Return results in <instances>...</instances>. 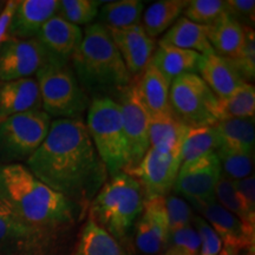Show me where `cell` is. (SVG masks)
Wrapping results in <instances>:
<instances>
[{
    "mask_svg": "<svg viewBox=\"0 0 255 255\" xmlns=\"http://www.w3.org/2000/svg\"><path fill=\"white\" fill-rule=\"evenodd\" d=\"M26 167L38 180L82 208L90 206L109 180L87 126L79 119L52 121Z\"/></svg>",
    "mask_w": 255,
    "mask_h": 255,
    "instance_id": "cell-1",
    "label": "cell"
},
{
    "mask_svg": "<svg viewBox=\"0 0 255 255\" xmlns=\"http://www.w3.org/2000/svg\"><path fill=\"white\" fill-rule=\"evenodd\" d=\"M0 200L25 223L45 232L71 225L76 209L20 163L0 165Z\"/></svg>",
    "mask_w": 255,
    "mask_h": 255,
    "instance_id": "cell-2",
    "label": "cell"
},
{
    "mask_svg": "<svg viewBox=\"0 0 255 255\" xmlns=\"http://www.w3.org/2000/svg\"><path fill=\"white\" fill-rule=\"evenodd\" d=\"M71 60L73 73L84 91H121L133 81L109 31L101 23L85 27Z\"/></svg>",
    "mask_w": 255,
    "mask_h": 255,
    "instance_id": "cell-3",
    "label": "cell"
},
{
    "mask_svg": "<svg viewBox=\"0 0 255 255\" xmlns=\"http://www.w3.org/2000/svg\"><path fill=\"white\" fill-rule=\"evenodd\" d=\"M142 188L136 178L121 171L101 188L89 206L90 219L116 240L127 235L143 209Z\"/></svg>",
    "mask_w": 255,
    "mask_h": 255,
    "instance_id": "cell-4",
    "label": "cell"
},
{
    "mask_svg": "<svg viewBox=\"0 0 255 255\" xmlns=\"http://www.w3.org/2000/svg\"><path fill=\"white\" fill-rule=\"evenodd\" d=\"M88 109V132L109 177H113L126 170L129 163L121 108L113 98L101 96L92 100Z\"/></svg>",
    "mask_w": 255,
    "mask_h": 255,
    "instance_id": "cell-5",
    "label": "cell"
},
{
    "mask_svg": "<svg viewBox=\"0 0 255 255\" xmlns=\"http://www.w3.org/2000/svg\"><path fill=\"white\" fill-rule=\"evenodd\" d=\"M36 75L41 108L50 117L79 119L90 105L87 92L65 62L51 59Z\"/></svg>",
    "mask_w": 255,
    "mask_h": 255,
    "instance_id": "cell-6",
    "label": "cell"
},
{
    "mask_svg": "<svg viewBox=\"0 0 255 255\" xmlns=\"http://www.w3.org/2000/svg\"><path fill=\"white\" fill-rule=\"evenodd\" d=\"M173 116L188 128L212 127L220 121L219 100L197 73L175 78L169 90Z\"/></svg>",
    "mask_w": 255,
    "mask_h": 255,
    "instance_id": "cell-7",
    "label": "cell"
},
{
    "mask_svg": "<svg viewBox=\"0 0 255 255\" xmlns=\"http://www.w3.org/2000/svg\"><path fill=\"white\" fill-rule=\"evenodd\" d=\"M51 117L43 110L18 114L0 122V162L27 161L49 133Z\"/></svg>",
    "mask_w": 255,
    "mask_h": 255,
    "instance_id": "cell-8",
    "label": "cell"
},
{
    "mask_svg": "<svg viewBox=\"0 0 255 255\" xmlns=\"http://www.w3.org/2000/svg\"><path fill=\"white\" fill-rule=\"evenodd\" d=\"M180 167V151L165 152L150 148L139 164L127 174L136 178L142 188L144 200H149L170 194Z\"/></svg>",
    "mask_w": 255,
    "mask_h": 255,
    "instance_id": "cell-9",
    "label": "cell"
},
{
    "mask_svg": "<svg viewBox=\"0 0 255 255\" xmlns=\"http://www.w3.org/2000/svg\"><path fill=\"white\" fill-rule=\"evenodd\" d=\"M221 175L219 158L213 152L181 164L173 189L189 200L194 207L203 205L215 201V187Z\"/></svg>",
    "mask_w": 255,
    "mask_h": 255,
    "instance_id": "cell-10",
    "label": "cell"
},
{
    "mask_svg": "<svg viewBox=\"0 0 255 255\" xmlns=\"http://www.w3.org/2000/svg\"><path fill=\"white\" fill-rule=\"evenodd\" d=\"M119 103L122 114L124 133L128 144L129 163L126 173L139 164L146 151L150 149L149 143V115L137 95L135 82L120 91Z\"/></svg>",
    "mask_w": 255,
    "mask_h": 255,
    "instance_id": "cell-11",
    "label": "cell"
},
{
    "mask_svg": "<svg viewBox=\"0 0 255 255\" xmlns=\"http://www.w3.org/2000/svg\"><path fill=\"white\" fill-rule=\"evenodd\" d=\"M51 59L37 38H9L0 46V82L30 78Z\"/></svg>",
    "mask_w": 255,
    "mask_h": 255,
    "instance_id": "cell-12",
    "label": "cell"
},
{
    "mask_svg": "<svg viewBox=\"0 0 255 255\" xmlns=\"http://www.w3.org/2000/svg\"><path fill=\"white\" fill-rule=\"evenodd\" d=\"M169 239L164 197L144 200L141 218L136 226V247L145 255H157L164 251Z\"/></svg>",
    "mask_w": 255,
    "mask_h": 255,
    "instance_id": "cell-13",
    "label": "cell"
},
{
    "mask_svg": "<svg viewBox=\"0 0 255 255\" xmlns=\"http://www.w3.org/2000/svg\"><path fill=\"white\" fill-rule=\"evenodd\" d=\"M108 31L129 75L132 79L139 77L154 55L155 40L148 37L141 24L126 28H108Z\"/></svg>",
    "mask_w": 255,
    "mask_h": 255,
    "instance_id": "cell-14",
    "label": "cell"
},
{
    "mask_svg": "<svg viewBox=\"0 0 255 255\" xmlns=\"http://www.w3.org/2000/svg\"><path fill=\"white\" fill-rule=\"evenodd\" d=\"M195 208L221 239L223 246H232L239 251L255 246V227L245 225L240 219L226 210L216 201H210L196 206Z\"/></svg>",
    "mask_w": 255,
    "mask_h": 255,
    "instance_id": "cell-15",
    "label": "cell"
},
{
    "mask_svg": "<svg viewBox=\"0 0 255 255\" xmlns=\"http://www.w3.org/2000/svg\"><path fill=\"white\" fill-rule=\"evenodd\" d=\"M58 0H21L17 1L8 28L9 38L32 39L49 19L57 14Z\"/></svg>",
    "mask_w": 255,
    "mask_h": 255,
    "instance_id": "cell-16",
    "label": "cell"
},
{
    "mask_svg": "<svg viewBox=\"0 0 255 255\" xmlns=\"http://www.w3.org/2000/svg\"><path fill=\"white\" fill-rule=\"evenodd\" d=\"M36 38L53 59L66 63L81 44L83 32L56 14L43 25Z\"/></svg>",
    "mask_w": 255,
    "mask_h": 255,
    "instance_id": "cell-17",
    "label": "cell"
},
{
    "mask_svg": "<svg viewBox=\"0 0 255 255\" xmlns=\"http://www.w3.org/2000/svg\"><path fill=\"white\" fill-rule=\"evenodd\" d=\"M200 77L208 85L218 100H225L247 83L232 59L216 55L203 56L199 68Z\"/></svg>",
    "mask_w": 255,
    "mask_h": 255,
    "instance_id": "cell-18",
    "label": "cell"
},
{
    "mask_svg": "<svg viewBox=\"0 0 255 255\" xmlns=\"http://www.w3.org/2000/svg\"><path fill=\"white\" fill-rule=\"evenodd\" d=\"M41 100L36 78L0 82V122L18 114L40 110Z\"/></svg>",
    "mask_w": 255,
    "mask_h": 255,
    "instance_id": "cell-19",
    "label": "cell"
},
{
    "mask_svg": "<svg viewBox=\"0 0 255 255\" xmlns=\"http://www.w3.org/2000/svg\"><path fill=\"white\" fill-rule=\"evenodd\" d=\"M139 102L149 117H158L171 115L169 103L170 83L156 70L150 63L135 82Z\"/></svg>",
    "mask_w": 255,
    "mask_h": 255,
    "instance_id": "cell-20",
    "label": "cell"
},
{
    "mask_svg": "<svg viewBox=\"0 0 255 255\" xmlns=\"http://www.w3.org/2000/svg\"><path fill=\"white\" fill-rule=\"evenodd\" d=\"M202 59L203 56L195 51L178 49L158 43V47L151 57L150 64L171 84L178 76L199 72Z\"/></svg>",
    "mask_w": 255,
    "mask_h": 255,
    "instance_id": "cell-21",
    "label": "cell"
},
{
    "mask_svg": "<svg viewBox=\"0 0 255 255\" xmlns=\"http://www.w3.org/2000/svg\"><path fill=\"white\" fill-rule=\"evenodd\" d=\"M245 26L227 13L208 26L207 38L216 55L234 59L241 52L245 43Z\"/></svg>",
    "mask_w": 255,
    "mask_h": 255,
    "instance_id": "cell-22",
    "label": "cell"
},
{
    "mask_svg": "<svg viewBox=\"0 0 255 255\" xmlns=\"http://www.w3.org/2000/svg\"><path fill=\"white\" fill-rule=\"evenodd\" d=\"M207 30L208 26L193 23L186 17H180L159 40V43L178 49L195 51L200 55L207 56L214 52L207 38Z\"/></svg>",
    "mask_w": 255,
    "mask_h": 255,
    "instance_id": "cell-23",
    "label": "cell"
},
{
    "mask_svg": "<svg viewBox=\"0 0 255 255\" xmlns=\"http://www.w3.org/2000/svg\"><path fill=\"white\" fill-rule=\"evenodd\" d=\"M214 127L221 148L254 155V119H221Z\"/></svg>",
    "mask_w": 255,
    "mask_h": 255,
    "instance_id": "cell-24",
    "label": "cell"
},
{
    "mask_svg": "<svg viewBox=\"0 0 255 255\" xmlns=\"http://www.w3.org/2000/svg\"><path fill=\"white\" fill-rule=\"evenodd\" d=\"M189 128L171 115L149 117V143L158 151H181Z\"/></svg>",
    "mask_w": 255,
    "mask_h": 255,
    "instance_id": "cell-25",
    "label": "cell"
},
{
    "mask_svg": "<svg viewBox=\"0 0 255 255\" xmlns=\"http://www.w3.org/2000/svg\"><path fill=\"white\" fill-rule=\"evenodd\" d=\"M187 5V0H159L154 2L142 15L143 30L148 37L155 39L173 26Z\"/></svg>",
    "mask_w": 255,
    "mask_h": 255,
    "instance_id": "cell-26",
    "label": "cell"
},
{
    "mask_svg": "<svg viewBox=\"0 0 255 255\" xmlns=\"http://www.w3.org/2000/svg\"><path fill=\"white\" fill-rule=\"evenodd\" d=\"M44 233L46 232L25 223L0 200V251L39 240Z\"/></svg>",
    "mask_w": 255,
    "mask_h": 255,
    "instance_id": "cell-27",
    "label": "cell"
},
{
    "mask_svg": "<svg viewBox=\"0 0 255 255\" xmlns=\"http://www.w3.org/2000/svg\"><path fill=\"white\" fill-rule=\"evenodd\" d=\"M72 255H124L116 239L89 219L83 226Z\"/></svg>",
    "mask_w": 255,
    "mask_h": 255,
    "instance_id": "cell-28",
    "label": "cell"
},
{
    "mask_svg": "<svg viewBox=\"0 0 255 255\" xmlns=\"http://www.w3.org/2000/svg\"><path fill=\"white\" fill-rule=\"evenodd\" d=\"M144 5L139 0H119L105 2L98 13L101 24L108 28H126L139 25Z\"/></svg>",
    "mask_w": 255,
    "mask_h": 255,
    "instance_id": "cell-29",
    "label": "cell"
},
{
    "mask_svg": "<svg viewBox=\"0 0 255 255\" xmlns=\"http://www.w3.org/2000/svg\"><path fill=\"white\" fill-rule=\"evenodd\" d=\"M214 126L189 128L181 146V164L195 161L218 150L220 139Z\"/></svg>",
    "mask_w": 255,
    "mask_h": 255,
    "instance_id": "cell-30",
    "label": "cell"
},
{
    "mask_svg": "<svg viewBox=\"0 0 255 255\" xmlns=\"http://www.w3.org/2000/svg\"><path fill=\"white\" fill-rule=\"evenodd\" d=\"M219 109L221 119H254V85L251 83L242 84L234 94L219 101Z\"/></svg>",
    "mask_w": 255,
    "mask_h": 255,
    "instance_id": "cell-31",
    "label": "cell"
},
{
    "mask_svg": "<svg viewBox=\"0 0 255 255\" xmlns=\"http://www.w3.org/2000/svg\"><path fill=\"white\" fill-rule=\"evenodd\" d=\"M218 156L223 176L232 181H239L251 176L253 171L254 156L246 152L233 151L219 146L215 151Z\"/></svg>",
    "mask_w": 255,
    "mask_h": 255,
    "instance_id": "cell-32",
    "label": "cell"
},
{
    "mask_svg": "<svg viewBox=\"0 0 255 255\" xmlns=\"http://www.w3.org/2000/svg\"><path fill=\"white\" fill-rule=\"evenodd\" d=\"M101 1L96 0H62L58 2L57 15L76 26L94 21L100 13Z\"/></svg>",
    "mask_w": 255,
    "mask_h": 255,
    "instance_id": "cell-33",
    "label": "cell"
},
{
    "mask_svg": "<svg viewBox=\"0 0 255 255\" xmlns=\"http://www.w3.org/2000/svg\"><path fill=\"white\" fill-rule=\"evenodd\" d=\"M226 13V5L222 0H191L184 9V15L193 23L210 26Z\"/></svg>",
    "mask_w": 255,
    "mask_h": 255,
    "instance_id": "cell-34",
    "label": "cell"
},
{
    "mask_svg": "<svg viewBox=\"0 0 255 255\" xmlns=\"http://www.w3.org/2000/svg\"><path fill=\"white\" fill-rule=\"evenodd\" d=\"M215 201L218 200V203L223 207L226 210L231 212L238 219H240L245 225L250 226V227H255V222H252L248 216L242 208L240 200H239L237 189H235L234 181L229 180L226 176L221 175L220 180L218 181L214 191Z\"/></svg>",
    "mask_w": 255,
    "mask_h": 255,
    "instance_id": "cell-35",
    "label": "cell"
},
{
    "mask_svg": "<svg viewBox=\"0 0 255 255\" xmlns=\"http://www.w3.org/2000/svg\"><path fill=\"white\" fill-rule=\"evenodd\" d=\"M200 244L199 233L189 226L169 235L162 255H199Z\"/></svg>",
    "mask_w": 255,
    "mask_h": 255,
    "instance_id": "cell-36",
    "label": "cell"
},
{
    "mask_svg": "<svg viewBox=\"0 0 255 255\" xmlns=\"http://www.w3.org/2000/svg\"><path fill=\"white\" fill-rule=\"evenodd\" d=\"M164 206L165 210H167L169 235L173 234L174 232L191 226L194 215L190 206L186 201L180 199L178 196L168 194L164 196Z\"/></svg>",
    "mask_w": 255,
    "mask_h": 255,
    "instance_id": "cell-37",
    "label": "cell"
},
{
    "mask_svg": "<svg viewBox=\"0 0 255 255\" xmlns=\"http://www.w3.org/2000/svg\"><path fill=\"white\" fill-rule=\"evenodd\" d=\"M245 43L237 58L232 59L245 81L250 83L255 76V34L253 27L245 26Z\"/></svg>",
    "mask_w": 255,
    "mask_h": 255,
    "instance_id": "cell-38",
    "label": "cell"
},
{
    "mask_svg": "<svg viewBox=\"0 0 255 255\" xmlns=\"http://www.w3.org/2000/svg\"><path fill=\"white\" fill-rule=\"evenodd\" d=\"M193 221L201 241L199 255H219L223 246L221 239L201 216H194Z\"/></svg>",
    "mask_w": 255,
    "mask_h": 255,
    "instance_id": "cell-39",
    "label": "cell"
},
{
    "mask_svg": "<svg viewBox=\"0 0 255 255\" xmlns=\"http://www.w3.org/2000/svg\"><path fill=\"white\" fill-rule=\"evenodd\" d=\"M226 13L244 26L253 27L255 21L254 0H227Z\"/></svg>",
    "mask_w": 255,
    "mask_h": 255,
    "instance_id": "cell-40",
    "label": "cell"
},
{
    "mask_svg": "<svg viewBox=\"0 0 255 255\" xmlns=\"http://www.w3.org/2000/svg\"><path fill=\"white\" fill-rule=\"evenodd\" d=\"M242 208L252 222H255V177L251 175L242 180L234 181Z\"/></svg>",
    "mask_w": 255,
    "mask_h": 255,
    "instance_id": "cell-41",
    "label": "cell"
},
{
    "mask_svg": "<svg viewBox=\"0 0 255 255\" xmlns=\"http://www.w3.org/2000/svg\"><path fill=\"white\" fill-rule=\"evenodd\" d=\"M15 6H17V1H13V0L5 2L4 8H2L1 13H0V46L6 40L9 39L8 28L9 24H11L12 15L14 13Z\"/></svg>",
    "mask_w": 255,
    "mask_h": 255,
    "instance_id": "cell-42",
    "label": "cell"
},
{
    "mask_svg": "<svg viewBox=\"0 0 255 255\" xmlns=\"http://www.w3.org/2000/svg\"><path fill=\"white\" fill-rule=\"evenodd\" d=\"M219 255H240V251L232 246H223Z\"/></svg>",
    "mask_w": 255,
    "mask_h": 255,
    "instance_id": "cell-43",
    "label": "cell"
},
{
    "mask_svg": "<svg viewBox=\"0 0 255 255\" xmlns=\"http://www.w3.org/2000/svg\"><path fill=\"white\" fill-rule=\"evenodd\" d=\"M245 255H255V246H252L246 250V254Z\"/></svg>",
    "mask_w": 255,
    "mask_h": 255,
    "instance_id": "cell-44",
    "label": "cell"
},
{
    "mask_svg": "<svg viewBox=\"0 0 255 255\" xmlns=\"http://www.w3.org/2000/svg\"><path fill=\"white\" fill-rule=\"evenodd\" d=\"M4 6H5L4 2L0 1V13H1V11H2V8H4Z\"/></svg>",
    "mask_w": 255,
    "mask_h": 255,
    "instance_id": "cell-45",
    "label": "cell"
}]
</instances>
